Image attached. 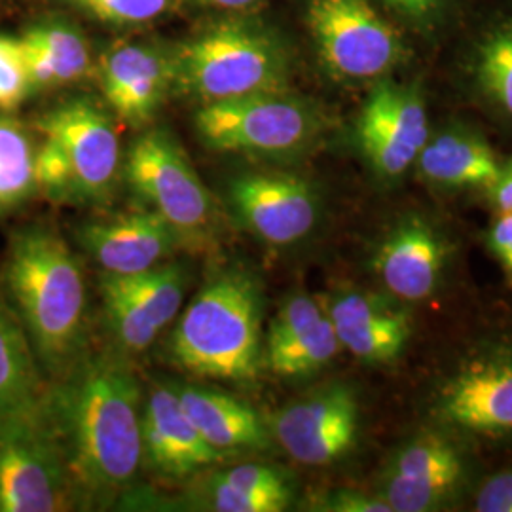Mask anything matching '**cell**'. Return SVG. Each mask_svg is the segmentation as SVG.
I'll return each instance as SVG.
<instances>
[{"label":"cell","mask_w":512,"mask_h":512,"mask_svg":"<svg viewBox=\"0 0 512 512\" xmlns=\"http://www.w3.org/2000/svg\"><path fill=\"white\" fill-rule=\"evenodd\" d=\"M46 395L71 482L90 494L128 486L143 463V393L124 361H80ZM63 376V378H65Z\"/></svg>","instance_id":"1"},{"label":"cell","mask_w":512,"mask_h":512,"mask_svg":"<svg viewBox=\"0 0 512 512\" xmlns=\"http://www.w3.org/2000/svg\"><path fill=\"white\" fill-rule=\"evenodd\" d=\"M6 300L16 311L38 365L65 376L86 348V279L61 234L42 224L19 228L2 272Z\"/></svg>","instance_id":"2"},{"label":"cell","mask_w":512,"mask_h":512,"mask_svg":"<svg viewBox=\"0 0 512 512\" xmlns=\"http://www.w3.org/2000/svg\"><path fill=\"white\" fill-rule=\"evenodd\" d=\"M262 285L245 268L209 279L177 317L169 357L186 372L222 382H253L264 368Z\"/></svg>","instance_id":"3"},{"label":"cell","mask_w":512,"mask_h":512,"mask_svg":"<svg viewBox=\"0 0 512 512\" xmlns=\"http://www.w3.org/2000/svg\"><path fill=\"white\" fill-rule=\"evenodd\" d=\"M173 57V90L202 105L283 92L291 57L283 40L251 19H224L188 40Z\"/></svg>","instance_id":"4"},{"label":"cell","mask_w":512,"mask_h":512,"mask_svg":"<svg viewBox=\"0 0 512 512\" xmlns=\"http://www.w3.org/2000/svg\"><path fill=\"white\" fill-rule=\"evenodd\" d=\"M194 124L211 150L264 158L310 150L327 126L321 110L287 90L207 103L196 112Z\"/></svg>","instance_id":"5"},{"label":"cell","mask_w":512,"mask_h":512,"mask_svg":"<svg viewBox=\"0 0 512 512\" xmlns=\"http://www.w3.org/2000/svg\"><path fill=\"white\" fill-rule=\"evenodd\" d=\"M124 175L131 190L173 228L181 245H203L213 234L215 202L179 141L152 129L129 148Z\"/></svg>","instance_id":"6"},{"label":"cell","mask_w":512,"mask_h":512,"mask_svg":"<svg viewBox=\"0 0 512 512\" xmlns=\"http://www.w3.org/2000/svg\"><path fill=\"white\" fill-rule=\"evenodd\" d=\"M306 19L321 65L340 82H378L406 61L399 33L370 0H310Z\"/></svg>","instance_id":"7"},{"label":"cell","mask_w":512,"mask_h":512,"mask_svg":"<svg viewBox=\"0 0 512 512\" xmlns=\"http://www.w3.org/2000/svg\"><path fill=\"white\" fill-rule=\"evenodd\" d=\"M71 476L46 416L0 425V512L67 509Z\"/></svg>","instance_id":"8"},{"label":"cell","mask_w":512,"mask_h":512,"mask_svg":"<svg viewBox=\"0 0 512 512\" xmlns=\"http://www.w3.org/2000/svg\"><path fill=\"white\" fill-rule=\"evenodd\" d=\"M433 416L463 435H512V344L480 349L463 359L435 391Z\"/></svg>","instance_id":"9"},{"label":"cell","mask_w":512,"mask_h":512,"mask_svg":"<svg viewBox=\"0 0 512 512\" xmlns=\"http://www.w3.org/2000/svg\"><path fill=\"white\" fill-rule=\"evenodd\" d=\"M275 442L300 465L325 467L346 458L361 431V406L342 382L313 389L268 421Z\"/></svg>","instance_id":"10"},{"label":"cell","mask_w":512,"mask_h":512,"mask_svg":"<svg viewBox=\"0 0 512 512\" xmlns=\"http://www.w3.org/2000/svg\"><path fill=\"white\" fill-rule=\"evenodd\" d=\"M429 135L427 105L416 86L374 82L357 118V143L380 179L395 181L414 169Z\"/></svg>","instance_id":"11"},{"label":"cell","mask_w":512,"mask_h":512,"mask_svg":"<svg viewBox=\"0 0 512 512\" xmlns=\"http://www.w3.org/2000/svg\"><path fill=\"white\" fill-rule=\"evenodd\" d=\"M239 224L264 245L285 249L310 238L321 219V198L306 179L279 171H251L228 186Z\"/></svg>","instance_id":"12"},{"label":"cell","mask_w":512,"mask_h":512,"mask_svg":"<svg viewBox=\"0 0 512 512\" xmlns=\"http://www.w3.org/2000/svg\"><path fill=\"white\" fill-rule=\"evenodd\" d=\"M42 137L61 147L71 165L74 202L103 203L120 173V139L109 112L90 99H71L38 120Z\"/></svg>","instance_id":"13"},{"label":"cell","mask_w":512,"mask_h":512,"mask_svg":"<svg viewBox=\"0 0 512 512\" xmlns=\"http://www.w3.org/2000/svg\"><path fill=\"white\" fill-rule=\"evenodd\" d=\"M465 478L461 450L444 433L423 431L406 440L385 465L378 494L393 512L439 511Z\"/></svg>","instance_id":"14"},{"label":"cell","mask_w":512,"mask_h":512,"mask_svg":"<svg viewBox=\"0 0 512 512\" xmlns=\"http://www.w3.org/2000/svg\"><path fill=\"white\" fill-rule=\"evenodd\" d=\"M452 251V241L433 220L404 215L380 239L372 270L385 294L404 304L425 302L439 293Z\"/></svg>","instance_id":"15"},{"label":"cell","mask_w":512,"mask_h":512,"mask_svg":"<svg viewBox=\"0 0 512 512\" xmlns=\"http://www.w3.org/2000/svg\"><path fill=\"white\" fill-rule=\"evenodd\" d=\"M406 306L363 289H340L325 302L340 346L366 365H387L403 355L414 330Z\"/></svg>","instance_id":"16"},{"label":"cell","mask_w":512,"mask_h":512,"mask_svg":"<svg viewBox=\"0 0 512 512\" xmlns=\"http://www.w3.org/2000/svg\"><path fill=\"white\" fill-rule=\"evenodd\" d=\"M78 241L105 274L118 275L147 272L181 245L173 228L148 207L84 224Z\"/></svg>","instance_id":"17"},{"label":"cell","mask_w":512,"mask_h":512,"mask_svg":"<svg viewBox=\"0 0 512 512\" xmlns=\"http://www.w3.org/2000/svg\"><path fill=\"white\" fill-rule=\"evenodd\" d=\"M226 456L203 439L186 416L175 385H156L143 404V461L167 478H184Z\"/></svg>","instance_id":"18"},{"label":"cell","mask_w":512,"mask_h":512,"mask_svg":"<svg viewBox=\"0 0 512 512\" xmlns=\"http://www.w3.org/2000/svg\"><path fill=\"white\" fill-rule=\"evenodd\" d=\"M99 80L110 110L141 128L173 90V57L147 44H122L103 57Z\"/></svg>","instance_id":"19"},{"label":"cell","mask_w":512,"mask_h":512,"mask_svg":"<svg viewBox=\"0 0 512 512\" xmlns=\"http://www.w3.org/2000/svg\"><path fill=\"white\" fill-rule=\"evenodd\" d=\"M501 164L484 135L456 124L429 135L414 169L423 183L437 190L486 192L497 179Z\"/></svg>","instance_id":"20"},{"label":"cell","mask_w":512,"mask_h":512,"mask_svg":"<svg viewBox=\"0 0 512 512\" xmlns=\"http://www.w3.org/2000/svg\"><path fill=\"white\" fill-rule=\"evenodd\" d=\"M175 391L186 416L222 456L270 448V425L251 404L211 387L175 385Z\"/></svg>","instance_id":"21"},{"label":"cell","mask_w":512,"mask_h":512,"mask_svg":"<svg viewBox=\"0 0 512 512\" xmlns=\"http://www.w3.org/2000/svg\"><path fill=\"white\" fill-rule=\"evenodd\" d=\"M46 395L29 336L0 294V425L37 416L46 406Z\"/></svg>","instance_id":"22"},{"label":"cell","mask_w":512,"mask_h":512,"mask_svg":"<svg viewBox=\"0 0 512 512\" xmlns=\"http://www.w3.org/2000/svg\"><path fill=\"white\" fill-rule=\"evenodd\" d=\"M33 92L38 88H55L84 78L92 55L86 38L63 21L37 23L19 38Z\"/></svg>","instance_id":"23"},{"label":"cell","mask_w":512,"mask_h":512,"mask_svg":"<svg viewBox=\"0 0 512 512\" xmlns=\"http://www.w3.org/2000/svg\"><path fill=\"white\" fill-rule=\"evenodd\" d=\"M37 148L18 120L0 116V215L29 202L37 192Z\"/></svg>","instance_id":"24"},{"label":"cell","mask_w":512,"mask_h":512,"mask_svg":"<svg viewBox=\"0 0 512 512\" xmlns=\"http://www.w3.org/2000/svg\"><path fill=\"white\" fill-rule=\"evenodd\" d=\"M340 349L334 325L329 313H325V317L306 332L283 344L264 348V368L281 378H304L330 365Z\"/></svg>","instance_id":"25"},{"label":"cell","mask_w":512,"mask_h":512,"mask_svg":"<svg viewBox=\"0 0 512 512\" xmlns=\"http://www.w3.org/2000/svg\"><path fill=\"white\" fill-rule=\"evenodd\" d=\"M101 296L105 317L112 336L126 353L147 351L162 332L150 319L137 298L129 293L122 275L105 274L101 279Z\"/></svg>","instance_id":"26"},{"label":"cell","mask_w":512,"mask_h":512,"mask_svg":"<svg viewBox=\"0 0 512 512\" xmlns=\"http://www.w3.org/2000/svg\"><path fill=\"white\" fill-rule=\"evenodd\" d=\"M473 76L482 95L512 120V23L480 40L473 57Z\"/></svg>","instance_id":"27"},{"label":"cell","mask_w":512,"mask_h":512,"mask_svg":"<svg viewBox=\"0 0 512 512\" xmlns=\"http://www.w3.org/2000/svg\"><path fill=\"white\" fill-rule=\"evenodd\" d=\"M122 279L160 330L179 317L186 293V274L179 264H158L141 274L122 275Z\"/></svg>","instance_id":"28"},{"label":"cell","mask_w":512,"mask_h":512,"mask_svg":"<svg viewBox=\"0 0 512 512\" xmlns=\"http://www.w3.org/2000/svg\"><path fill=\"white\" fill-rule=\"evenodd\" d=\"M37 190L52 202H74L71 165L54 139L44 137L35 156Z\"/></svg>","instance_id":"29"},{"label":"cell","mask_w":512,"mask_h":512,"mask_svg":"<svg viewBox=\"0 0 512 512\" xmlns=\"http://www.w3.org/2000/svg\"><path fill=\"white\" fill-rule=\"evenodd\" d=\"M33 92L19 38L0 35V112H12Z\"/></svg>","instance_id":"30"},{"label":"cell","mask_w":512,"mask_h":512,"mask_svg":"<svg viewBox=\"0 0 512 512\" xmlns=\"http://www.w3.org/2000/svg\"><path fill=\"white\" fill-rule=\"evenodd\" d=\"M92 18L116 25L147 23L158 18L169 0H67Z\"/></svg>","instance_id":"31"},{"label":"cell","mask_w":512,"mask_h":512,"mask_svg":"<svg viewBox=\"0 0 512 512\" xmlns=\"http://www.w3.org/2000/svg\"><path fill=\"white\" fill-rule=\"evenodd\" d=\"M315 511L327 512H393L380 494H366L361 490H334L323 495Z\"/></svg>","instance_id":"32"},{"label":"cell","mask_w":512,"mask_h":512,"mask_svg":"<svg viewBox=\"0 0 512 512\" xmlns=\"http://www.w3.org/2000/svg\"><path fill=\"white\" fill-rule=\"evenodd\" d=\"M475 511L512 512V471L486 478L475 494Z\"/></svg>","instance_id":"33"},{"label":"cell","mask_w":512,"mask_h":512,"mask_svg":"<svg viewBox=\"0 0 512 512\" xmlns=\"http://www.w3.org/2000/svg\"><path fill=\"white\" fill-rule=\"evenodd\" d=\"M384 2L406 23L418 29H429L437 25L448 4V0H384Z\"/></svg>","instance_id":"34"},{"label":"cell","mask_w":512,"mask_h":512,"mask_svg":"<svg viewBox=\"0 0 512 512\" xmlns=\"http://www.w3.org/2000/svg\"><path fill=\"white\" fill-rule=\"evenodd\" d=\"M486 245L512 281V213H497V219L486 232Z\"/></svg>","instance_id":"35"},{"label":"cell","mask_w":512,"mask_h":512,"mask_svg":"<svg viewBox=\"0 0 512 512\" xmlns=\"http://www.w3.org/2000/svg\"><path fill=\"white\" fill-rule=\"evenodd\" d=\"M486 196L495 213H512V160L501 164V171L486 190Z\"/></svg>","instance_id":"36"},{"label":"cell","mask_w":512,"mask_h":512,"mask_svg":"<svg viewBox=\"0 0 512 512\" xmlns=\"http://www.w3.org/2000/svg\"><path fill=\"white\" fill-rule=\"evenodd\" d=\"M200 6L207 8H220V10H241L247 6H253L258 0H194Z\"/></svg>","instance_id":"37"}]
</instances>
